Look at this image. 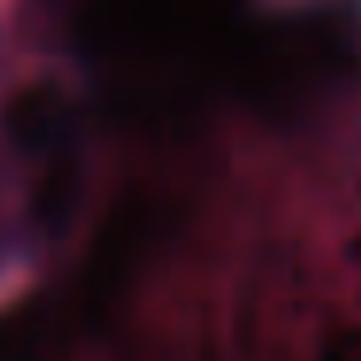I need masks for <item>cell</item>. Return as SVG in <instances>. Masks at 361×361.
I'll use <instances>...</instances> for the list:
<instances>
[{
	"mask_svg": "<svg viewBox=\"0 0 361 361\" xmlns=\"http://www.w3.org/2000/svg\"><path fill=\"white\" fill-rule=\"evenodd\" d=\"M71 121H74V113L55 86H32L12 102L4 125H8V136L16 148L55 152V148H63L66 133H71Z\"/></svg>",
	"mask_w": 361,
	"mask_h": 361,
	"instance_id": "6da1fadb",
	"label": "cell"
}]
</instances>
